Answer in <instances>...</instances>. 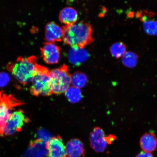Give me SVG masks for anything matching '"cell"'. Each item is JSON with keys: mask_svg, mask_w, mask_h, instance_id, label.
Segmentation results:
<instances>
[{"mask_svg": "<svg viewBox=\"0 0 157 157\" xmlns=\"http://www.w3.org/2000/svg\"><path fill=\"white\" fill-rule=\"evenodd\" d=\"M47 146L49 157H67L65 146L59 135L52 137Z\"/></svg>", "mask_w": 157, "mask_h": 157, "instance_id": "cell-9", "label": "cell"}, {"mask_svg": "<svg viewBox=\"0 0 157 157\" xmlns=\"http://www.w3.org/2000/svg\"><path fill=\"white\" fill-rule=\"evenodd\" d=\"M63 28L54 22L48 23L45 27V39L48 42L55 43L63 40Z\"/></svg>", "mask_w": 157, "mask_h": 157, "instance_id": "cell-11", "label": "cell"}, {"mask_svg": "<svg viewBox=\"0 0 157 157\" xmlns=\"http://www.w3.org/2000/svg\"><path fill=\"white\" fill-rule=\"evenodd\" d=\"M138 58V55L135 53L131 51L127 52L122 56V63L127 67L134 68L136 66Z\"/></svg>", "mask_w": 157, "mask_h": 157, "instance_id": "cell-16", "label": "cell"}, {"mask_svg": "<svg viewBox=\"0 0 157 157\" xmlns=\"http://www.w3.org/2000/svg\"><path fill=\"white\" fill-rule=\"evenodd\" d=\"M36 135L37 139L46 143H48L52 137L50 133L44 128L39 129Z\"/></svg>", "mask_w": 157, "mask_h": 157, "instance_id": "cell-21", "label": "cell"}, {"mask_svg": "<svg viewBox=\"0 0 157 157\" xmlns=\"http://www.w3.org/2000/svg\"><path fill=\"white\" fill-rule=\"evenodd\" d=\"M115 139L113 135L107 136L101 128H95L90 134V146L97 152H102L105 150L107 144H110Z\"/></svg>", "mask_w": 157, "mask_h": 157, "instance_id": "cell-7", "label": "cell"}, {"mask_svg": "<svg viewBox=\"0 0 157 157\" xmlns=\"http://www.w3.org/2000/svg\"><path fill=\"white\" fill-rule=\"evenodd\" d=\"M88 57V53L84 48L71 47L68 54L69 60L75 66H79L87 60Z\"/></svg>", "mask_w": 157, "mask_h": 157, "instance_id": "cell-13", "label": "cell"}, {"mask_svg": "<svg viewBox=\"0 0 157 157\" xmlns=\"http://www.w3.org/2000/svg\"><path fill=\"white\" fill-rule=\"evenodd\" d=\"M65 93L69 101L73 103L79 102L82 97L80 88L73 86L69 87Z\"/></svg>", "mask_w": 157, "mask_h": 157, "instance_id": "cell-18", "label": "cell"}, {"mask_svg": "<svg viewBox=\"0 0 157 157\" xmlns=\"http://www.w3.org/2000/svg\"><path fill=\"white\" fill-rule=\"evenodd\" d=\"M66 150L69 157H84V148L82 141L78 139H72L67 143Z\"/></svg>", "mask_w": 157, "mask_h": 157, "instance_id": "cell-12", "label": "cell"}, {"mask_svg": "<svg viewBox=\"0 0 157 157\" xmlns=\"http://www.w3.org/2000/svg\"><path fill=\"white\" fill-rule=\"evenodd\" d=\"M140 144L143 151L151 153L156 150L157 147V138L152 132H147L141 137Z\"/></svg>", "mask_w": 157, "mask_h": 157, "instance_id": "cell-14", "label": "cell"}, {"mask_svg": "<svg viewBox=\"0 0 157 157\" xmlns=\"http://www.w3.org/2000/svg\"><path fill=\"white\" fill-rule=\"evenodd\" d=\"M143 23V29L147 34L151 36L157 35V21L147 19Z\"/></svg>", "mask_w": 157, "mask_h": 157, "instance_id": "cell-20", "label": "cell"}, {"mask_svg": "<svg viewBox=\"0 0 157 157\" xmlns=\"http://www.w3.org/2000/svg\"><path fill=\"white\" fill-rule=\"evenodd\" d=\"M48 155L47 143L38 139L30 142L24 157H46Z\"/></svg>", "mask_w": 157, "mask_h": 157, "instance_id": "cell-10", "label": "cell"}, {"mask_svg": "<svg viewBox=\"0 0 157 157\" xmlns=\"http://www.w3.org/2000/svg\"><path fill=\"white\" fill-rule=\"evenodd\" d=\"M10 80V77L8 74L5 72H0V87H5Z\"/></svg>", "mask_w": 157, "mask_h": 157, "instance_id": "cell-22", "label": "cell"}, {"mask_svg": "<svg viewBox=\"0 0 157 157\" xmlns=\"http://www.w3.org/2000/svg\"><path fill=\"white\" fill-rule=\"evenodd\" d=\"M59 20L65 25H70L77 22L78 14L75 9L71 7H66L61 10L59 14Z\"/></svg>", "mask_w": 157, "mask_h": 157, "instance_id": "cell-15", "label": "cell"}, {"mask_svg": "<svg viewBox=\"0 0 157 157\" xmlns=\"http://www.w3.org/2000/svg\"><path fill=\"white\" fill-rule=\"evenodd\" d=\"M23 103L13 96L0 91V135L3 136L6 121L10 116L13 108Z\"/></svg>", "mask_w": 157, "mask_h": 157, "instance_id": "cell-5", "label": "cell"}, {"mask_svg": "<svg viewBox=\"0 0 157 157\" xmlns=\"http://www.w3.org/2000/svg\"><path fill=\"white\" fill-rule=\"evenodd\" d=\"M29 119L22 110L13 112L6 121L3 130V136H10L21 130L25 124L28 123Z\"/></svg>", "mask_w": 157, "mask_h": 157, "instance_id": "cell-6", "label": "cell"}, {"mask_svg": "<svg viewBox=\"0 0 157 157\" xmlns=\"http://www.w3.org/2000/svg\"><path fill=\"white\" fill-rule=\"evenodd\" d=\"M41 52L42 58L46 63H58L60 56V49L54 43H45L41 48Z\"/></svg>", "mask_w": 157, "mask_h": 157, "instance_id": "cell-8", "label": "cell"}, {"mask_svg": "<svg viewBox=\"0 0 157 157\" xmlns=\"http://www.w3.org/2000/svg\"><path fill=\"white\" fill-rule=\"evenodd\" d=\"M136 157H154V156L151 153L143 151L137 155Z\"/></svg>", "mask_w": 157, "mask_h": 157, "instance_id": "cell-23", "label": "cell"}, {"mask_svg": "<svg viewBox=\"0 0 157 157\" xmlns=\"http://www.w3.org/2000/svg\"><path fill=\"white\" fill-rule=\"evenodd\" d=\"M38 65L36 58L33 56L20 57L14 63L9 64L7 68L17 81L25 85L32 81Z\"/></svg>", "mask_w": 157, "mask_h": 157, "instance_id": "cell-2", "label": "cell"}, {"mask_svg": "<svg viewBox=\"0 0 157 157\" xmlns=\"http://www.w3.org/2000/svg\"><path fill=\"white\" fill-rule=\"evenodd\" d=\"M50 71L48 68L38 64L30 88V91L33 95L38 97L52 95Z\"/></svg>", "mask_w": 157, "mask_h": 157, "instance_id": "cell-3", "label": "cell"}, {"mask_svg": "<svg viewBox=\"0 0 157 157\" xmlns=\"http://www.w3.org/2000/svg\"><path fill=\"white\" fill-rule=\"evenodd\" d=\"M127 15L128 17L131 18V17H133L134 16V13L132 12H130L128 13Z\"/></svg>", "mask_w": 157, "mask_h": 157, "instance_id": "cell-24", "label": "cell"}, {"mask_svg": "<svg viewBox=\"0 0 157 157\" xmlns=\"http://www.w3.org/2000/svg\"><path fill=\"white\" fill-rule=\"evenodd\" d=\"M63 28V41L71 47L84 48L93 42L91 25L84 22L76 23Z\"/></svg>", "mask_w": 157, "mask_h": 157, "instance_id": "cell-1", "label": "cell"}, {"mask_svg": "<svg viewBox=\"0 0 157 157\" xmlns=\"http://www.w3.org/2000/svg\"><path fill=\"white\" fill-rule=\"evenodd\" d=\"M127 47L124 43L118 42L111 45L109 48L112 56L117 59L122 58L127 52Z\"/></svg>", "mask_w": 157, "mask_h": 157, "instance_id": "cell-17", "label": "cell"}, {"mask_svg": "<svg viewBox=\"0 0 157 157\" xmlns=\"http://www.w3.org/2000/svg\"><path fill=\"white\" fill-rule=\"evenodd\" d=\"M50 78L52 94L60 95L65 93L71 84V76L66 65L50 71Z\"/></svg>", "mask_w": 157, "mask_h": 157, "instance_id": "cell-4", "label": "cell"}, {"mask_svg": "<svg viewBox=\"0 0 157 157\" xmlns=\"http://www.w3.org/2000/svg\"><path fill=\"white\" fill-rule=\"evenodd\" d=\"M87 81V76L82 72H76L71 76V84L73 87L79 88H83Z\"/></svg>", "mask_w": 157, "mask_h": 157, "instance_id": "cell-19", "label": "cell"}]
</instances>
